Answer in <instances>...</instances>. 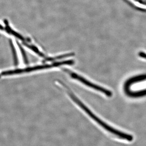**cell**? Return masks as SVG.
I'll list each match as a JSON object with an SVG mask.
<instances>
[{"mask_svg":"<svg viewBox=\"0 0 146 146\" xmlns=\"http://www.w3.org/2000/svg\"><path fill=\"white\" fill-rule=\"evenodd\" d=\"M74 62L73 60H67L60 62L51 63V64H45V65H36L33 67H29L25 69H16L15 70H11L4 71L1 74V76H6L18 74L23 73L29 72L32 71L38 70H44L48 69L50 68H54L58 67L62 65H72Z\"/></svg>","mask_w":146,"mask_h":146,"instance_id":"3","label":"cell"},{"mask_svg":"<svg viewBox=\"0 0 146 146\" xmlns=\"http://www.w3.org/2000/svg\"><path fill=\"white\" fill-rule=\"evenodd\" d=\"M24 44L29 48L31 50H32L33 51L35 52L36 53V54L39 55V56H41V57H45V55L40 51L35 46L33 45H31L27 43L26 42H24Z\"/></svg>","mask_w":146,"mask_h":146,"instance_id":"7","label":"cell"},{"mask_svg":"<svg viewBox=\"0 0 146 146\" xmlns=\"http://www.w3.org/2000/svg\"><path fill=\"white\" fill-rule=\"evenodd\" d=\"M63 87L66 89L67 93L69 94L71 98L83 110L86 114L90 117L94 121H95L97 124L99 125L102 128L104 129L109 133H111L112 135H114L117 137L119 139H122L123 140H126L128 138V134L122 131L118 130L116 129L111 126L108 124L107 123L105 122L99 118L98 116L95 115V114L92 112L88 108L86 107L82 102L80 101L74 95L72 92L71 91L70 89L68 88V86L63 84Z\"/></svg>","mask_w":146,"mask_h":146,"instance_id":"1","label":"cell"},{"mask_svg":"<svg viewBox=\"0 0 146 146\" xmlns=\"http://www.w3.org/2000/svg\"><path fill=\"white\" fill-rule=\"evenodd\" d=\"M67 72L69 73L70 76L73 78L75 79L76 80H78L82 82L84 85H86L88 87H90L91 89L96 90V91H99L102 94H104L106 96L108 97H111L112 95V92L108 89H105L103 87L101 86H99L87 80V79L84 78L82 76H80L79 75L76 74L75 73L72 72L71 71L68 70H65Z\"/></svg>","mask_w":146,"mask_h":146,"instance_id":"4","label":"cell"},{"mask_svg":"<svg viewBox=\"0 0 146 146\" xmlns=\"http://www.w3.org/2000/svg\"><path fill=\"white\" fill-rule=\"evenodd\" d=\"M5 23L6 25L5 30L6 32H7V33H9V34H12V35H14V36H16L18 39H20L21 41H25V38L23 36H22L20 34L14 31L9 26L8 22L7 20L5 21Z\"/></svg>","mask_w":146,"mask_h":146,"instance_id":"6","label":"cell"},{"mask_svg":"<svg viewBox=\"0 0 146 146\" xmlns=\"http://www.w3.org/2000/svg\"><path fill=\"white\" fill-rule=\"evenodd\" d=\"M132 8L146 12V2L142 0H124Z\"/></svg>","mask_w":146,"mask_h":146,"instance_id":"5","label":"cell"},{"mask_svg":"<svg viewBox=\"0 0 146 146\" xmlns=\"http://www.w3.org/2000/svg\"><path fill=\"white\" fill-rule=\"evenodd\" d=\"M128 96L138 98L146 95V74L136 76L128 80L124 86Z\"/></svg>","mask_w":146,"mask_h":146,"instance_id":"2","label":"cell"}]
</instances>
